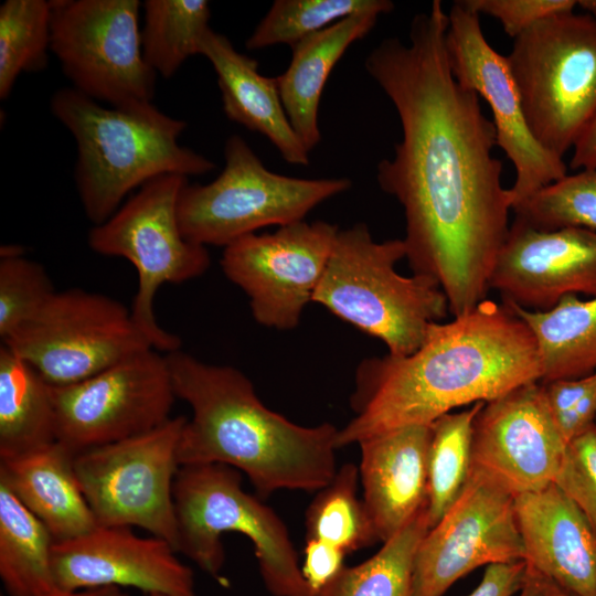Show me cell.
Instances as JSON below:
<instances>
[{"label": "cell", "mask_w": 596, "mask_h": 596, "mask_svg": "<svg viewBox=\"0 0 596 596\" xmlns=\"http://www.w3.org/2000/svg\"><path fill=\"white\" fill-rule=\"evenodd\" d=\"M447 26L448 13L434 0L413 18L407 44L384 39L364 67L402 127L393 157L376 167L377 183L403 207L413 274L438 283L456 317L487 299L512 198L492 155L494 124L450 71Z\"/></svg>", "instance_id": "6da1fadb"}, {"label": "cell", "mask_w": 596, "mask_h": 596, "mask_svg": "<svg viewBox=\"0 0 596 596\" xmlns=\"http://www.w3.org/2000/svg\"><path fill=\"white\" fill-rule=\"evenodd\" d=\"M536 342L505 304L485 299L447 322H434L411 354L364 359L350 397L353 417L338 449L385 432L430 425L453 409L490 402L540 382Z\"/></svg>", "instance_id": "7a4b0ae2"}, {"label": "cell", "mask_w": 596, "mask_h": 596, "mask_svg": "<svg viewBox=\"0 0 596 596\" xmlns=\"http://www.w3.org/2000/svg\"><path fill=\"white\" fill-rule=\"evenodd\" d=\"M166 355L175 395L192 409L179 441L181 466L235 468L259 498L278 490L317 492L332 480L336 426H301L269 409L233 366L204 363L181 349Z\"/></svg>", "instance_id": "3957f363"}, {"label": "cell", "mask_w": 596, "mask_h": 596, "mask_svg": "<svg viewBox=\"0 0 596 596\" xmlns=\"http://www.w3.org/2000/svg\"><path fill=\"white\" fill-rule=\"evenodd\" d=\"M51 110L77 146L75 183L87 219L108 220L136 188L164 175H202L215 168L178 139L183 120L160 111L151 102L107 108L75 88H62Z\"/></svg>", "instance_id": "277c9868"}, {"label": "cell", "mask_w": 596, "mask_h": 596, "mask_svg": "<svg viewBox=\"0 0 596 596\" xmlns=\"http://www.w3.org/2000/svg\"><path fill=\"white\" fill-rule=\"evenodd\" d=\"M403 258V240L376 242L363 223L339 230L312 301L381 340L389 354H411L429 326L450 312L434 279L398 274Z\"/></svg>", "instance_id": "5b68a950"}, {"label": "cell", "mask_w": 596, "mask_h": 596, "mask_svg": "<svg viewBox=\"0 0 596 596\" xmlns=\"http://www.w3.org/2000/svg\"><path fill=\"white\" fill-rule=\"evenodd\" d=\"M177 553L226 585L221 576L225 532L245 535L254 546L259 574L273 596H315L308 588L289 532L257 494L246 492L237 469L220 465L180 466L173 483Z\"/></svg>", "instance_id": "8992f818"}, {"label": "cell", "mask_w": 596, "mask_h": 596, "mask_svg": "<svg viewBox=\"0 0 596 596\" xmlns=\"http://www.w3.org/2000/svg\"><path fill=\"white\" fill-rule=\"evenodd\" d=\"M507 61L530 132L563 159L596 117V18L542 19L513 39Z\"/></svg>", "instance_id": "52a82bcc"}, {"label": "cell", "mask_w": 596, "mask_h": 596, "mask_svg": "<svg viewBox=\"0 0 596 596\" xmlns=\"http://www.w3.org/2000/svg\"><path fill=\"white\" fill-rule=\"evenodd\" d=\"M225 166L207 184L181 191L178 219L183 235L202 246L226 247L238 238L304 217L351 187L348 178L300 179L268 170L238 135L224 146Z\"/></svg>", "instance_id": "ba28073f"}, {"label": "cell", "mask_w": 596, "mask_h": 596, "mask_svg": "<svg viewBox=\"0 0 596 596\" xmlns=\"http://www.w3.org/2000/svg\"><path fill=\"white\" fill-rule=\"evenodd\" d=\"M187 184L184 175L158 177L88 233L94 252L134 265L138 288L132 318L152 348L166 354L179 350L181 340L159 326L153 310L157 292L164 284L196 278L210 266L206 247L189 241L180 228L178 203Z\"/></svg>", "instance_id": "9c48e42d"}, {"label": "cell", "mask_w": 596, "mask_h": 596, "mask_svg": "<svg viewBox=\"0 0 596 596\" xmlns=\"http://www.w3.org/2000/svg\"><path fill=\"white\" fill-rule=\"evenodd\" d=\"M184 416L74 457V470L97 525L138 526L177 549L173 483ZM177 552V551H175Z\"/></svg>", "instance_id": "30bf717a"}, {"label": "cell", "mask_w": 596, "mask_h": 596, "mask_svg": "<svg viewBox=\"0 0 596 596\" xmlns=\"http://www.w3.org/2000/svg\"><path fill=\"white\" fill-rule=\"evenodd\" d=\"M2 344L53 386L81 382L153 349L131 310L111 297L79 288L55 291Z\"/></svg>", "instance_id": "8fae6325"}, {"label": "cell", "mask_w": 596, "mask_h": 596, "mask_svg": "<svg viewBox=\"0 0 596 596\" xmlns=\"http://www.w3.org/2000/svg\"><path fill=\"white\" fill-rule=\"evenodd\" d=\"M138 0L51 1V51L75 89L113 107L151 102L156 72L143 57Z\"/></svg>", "instance_id": "7c38bea8"}, {"label": "cell", "mask_w": 596, "mask_h": 596, "mask_svg": "<svg viewBox=\"0 0 596 596\" xmlns=\"http://www.w3.org/2000/svg\"><path fill=\"white\" fill-rule=\"evenodd\" d=\"M52 386L56 440L75 455L153 430L177 398L167 355L140 351L81 382Z\"/></svg>", "instance_id": "4fadbf2b"}, {"label": "cell", "mask_w": 596, "mask_h": 596, "mask_svg": "<svg viewBox=\"0 0 596 596\" xmlns=\"http://www.w3.org/2000/svg\"><path fill=\"white\" fill-rule=\"evenodd\" d=\"M338 232L324 221H300L253 233L224 247L222 270L247 295L259 324L290 330L312 301Z\"/></svg>", "instance_id": "5bb4252c"}, {"label": "cell", "mask_w": 596, "mask_h": 596, "mask_svg": "<svg viewBox=\"0 0 596 596\" xmlns=\"http://www.w3.org/2000/svg\"><path fill=\"white\" fill-rule=\"evenodd\" d=\"M523 560L514 497L471 469L457 500L419 543L414 596H443L478 567Z\"/></svg>", "instance_id": "9a60e30c"}, {"label": "cell", "mask_w": 596, "mask_h": 596, "mask_svg": "<svg viewBox=\"0 0 596 596\" xmlns=\"http://www.w3.org/2000/svg\"><path fill=\"white\" fill-rule=\"evenodd\" d=\"M445 43L456 81L485 98L492 111L497 146L515 169V180L509 189L512 207L566 175L563 159L543 149L530 132L507 56L488 43L480 15L462 0L455 1L448 13Z\"/></svg>", "instance_id": "2e32d148"}, {"label": "cell", "mask_w": 596, "mask_h": 596, "mask_svg": "<svg viewBox=\"0 0 596 596\" xmlns=\"http://www.w3.org/2000/svg\"><path fill=\"white\" fill-rule=\"evenodd\" d=\"M566 446L543 384L533 382L483 404L473 423L471 469L517 497L554 483Z\"/></svg>", "instance_id": "e0dca14e"}, {"label": "cell", "mask_w": 596, "mask_h": 596, "mask_svg": "<svg viewBox=\"0 0 596 596\" xmlns=\"http://www.w3.org/2000/svg\"><path fill=\"white\" fill-rule=\"evenodd\" d=\"M163 539L141 538L131 526L97 525L77 538L54 542L56 587L76 590L134 587L146 595L195 596L193 571Z\"/></svg>", "instance_id": "ac0fdd59"}, {"label": "cell", "mask_w": 596, "mask_h": 596, "mask_svg": "<svg viewBox=\"0 0 596 596\" xmlns=\"http://www.w3.org/2000/svg\"><path fill=\"white\" fill-rule=\"evenodd\" d=\"M503 304L532 311L570 295L596 296V232L538 231L514 219L489 281Z\"/></svg>", "instance_id": "d6986e66"}, {"label": "cell", "mask_w": 596, "mask_h": 596, "mask_svg": "<svg viewBox=\"0 0 596 596\" xmlns=\"http://www.w3.org/2000/svg\"><path fill=\"white\" fill-rule=\"evenodd\" d=\"M525 564L570 596H596V538L555 485L514 497Z\"/></svg>", "instance_id": "ffe728a7"}, {"label": "cell", "mask_w": 596, "mask_h": 596, "mask_svg": "<svg viewBox=\"0 0 596 596\" xmlns=\"http://www.w3.org/2000/svg\"><path fill=\"white\" fill-rule=\"evenodd\" d=\"M430 425H408L362 440L359 477L379 542L427 507Z\"/></svg>", "instance_id": "44dd1931"}, {"label": "cell", "mask_w": 596, "mask_h": 596, "mask_svg": "<svg viewBox=\"0 0 596 596\" xmlns=\"http://www.w3.org/2000/svg\"><path fill=\"white\" fill-rule=\"evenodd\" d=\"M200 54L215 71L227 118L266 137L288 163L308 166L310 151L289 123L276 77L262 75L254 58L211 28L202 38Z\"/></svg>", "instance_id": "7402d4cb"}, {"label": "cell", "mask_w": 596, "mask_h": 596, "mask_svg": "<svg viewBox=\"0 0 596 596\" xmlns=\"http://www.w3.org/2000/svg\"><path fill=\"white\" fill-rule=\"evenodd\" d=\"M75 454L55 440L0 460V478L50 531L55 542L83 535L97 522L74 470Z\"/></svg>", "instance_id": "603a6c76"}, {"label": "cell", "mask_w": 596, "mask_h": 596, "mask_svg": "<svg viewBox=\"0 0 596 596\" xmlns=\"http://www.w3.org/2000/svg\"><path fill=\"white\" fill-rule=\"evenodd\" d=\"M379 13L351 15L295 44L286 71L276 76L291 127L311 151L320 141L318 110L327 79L351 44L368 35Z\"/></svg>", "instance_id": "cb8c5ba5"}, {"label": "cell", "mask_w": 596, "mask_h": 596, "mask_svg": "<svg viewBox=\"0 0 596 596\" xmlns=\"http://www.w3.org/2000/svg\"><path fill=\"white\" fill-rule=\"evenodd\" d=\"M507 306L534 337L542 368L541 383L596 372V296L581 299L570 295L545 311Z\"/></svg>", "instance_id": "d4e9b609"}, {"label": "cell", "mask_w": 596, "mask_h": 596, "mask_svg": "<svg viewBox=\"0 0 596 596\" xmlns=\"http://www.w3.org/2000/svg\"><path fill=\"white\" fill-rule=\"evenodd\" d=\"M56 440L52 386L7 345L0 347V460Z\"/></svg>", "instance_id": "484cf974"}, {"label": "cell", "mask_w": 596, "mask_h": 596, "mask_svg": "<svg viewBox=\"0 0 596 596\" xmlns=\"http://www.w3.org/2000/svg\"><path fill=\"white\" fill-rule=\"evenodd\" d=\"M54 539L0 478V577L9 596H40L56 589Z\"/></svg>", "instance_id": "4316f807"}, {"label": "cell", "mask_w": 596, "mask_h": 596, "mask_svg": "<svg viewBox=\"0 0 596 596\" xmlns=\"http://www.w3.org/2000/svg\"><path fill=\"white\" fill-rule=\"evenodd\" d=\"M429 529L425 508L373 556L345 566L318 596H414L415 556Z\"/></svg>", "instance_id": "83f0119b"}, {"label": "cell", "mask_w": 596, "mask_h": 596, "mask_svg": "<svg viewBox=\"0 0 596 596\" xmlns=\"http://www.w3.org/2000/svg\"><path fill=\"white\" fill-rule=\"evenodd\" d=\"M483 404L447 413L430 424L426 507L430 528L457 500L469 479L473 423Z\"/></svg>", "instance_id": "f1b7e54d"}, {"label": "cell", "mask_w": 596, "mask_h": 596, "mask_svg": "<svg viewBox=\"0 0 596 596\" xmlns=\"http://www.w3.org/2000/svg\"><path fill=\"white\" fill-rule=\"evenodd\" d=\"M143 9V57L156 73L171 77L190 56L200 54L210 29V4L205 0H147Z\"/></svg>", "instance_id": "f546056e"}, {"label": "cell", "mask_w": 596, "mask_h": 596, "mask_svg": "<svg viewBox=\"0 0 596 596\" xmlns=\"http://www.w3.org/2000/svg\"><path fill=\"white\" fill-rule=\"evenodd\" d=\"M359 469L354 464L338 468L332 480L306 512V539H317L345 554L379 542L363 499H359Z\"/></svg>", "instance_id": "4dcf8cb0"}, {"label": "cell", "mask_w": 596, "mask_h": 596, "mask_svg": "<svg viewBox=\"0 0 596 596\" xmlns=\"http://www.w3.org/2000/svg\"><path fill=\"white\" fill-rule=\"evenodd\" d=\"M51 1L7 0L0 6V97L22 72L46 66L51 50Z\"/></svg>", "instance_id": "1f68e13d"}, {"label": "cell", "mask_w": 596, "mask_h": 596, "mask_svg": "<svg viewBox=\"0 0 596 596\" xmlns=\"http://www.w3.org/2000/svg\"><path fill=\"white\" fill-rule=\"evenodd\" d=\"M393 9L394 3L390 0H276L246 40V47L260 50L276 44L292 47L351 15L385 14Z\"/></svg>", "instance_id": "d6a6232c"}, {"label": "cell", "mask_w": 596, "mask_h": 596, "mask_svg": "<svg viewBox=\"0 0 596 596\" xmlns=\"http://www.w3.org/2000/svg\"><path fill=\"white\" fill-rule=\"evenodd\" d=\"M512 211L515 220L538 231L577 227L596 232V169L566 174L517 203Z\"/></svg>", "instance_id": "836d02e7"}, {"label": "cell", "mask_w": 596, "mask_h": 596, "mask_svg": "<svg viewBox=\"0 0 596 596\" xmlns=\"http://www.w3.org/2000/svg\"><path fill=\"white\" fill-rule=\"evenodd\" d=\"M0 337L6 340L32 319L56 291L44 267L17 246L1 247Z\"/></svg>", "instance_id": "e575fe53"}, {"label": "cell", "mask_w": 596, "mask_h": 596, "mask_svg": "<svg viewBox=\"0 0 596 596\" xmlns=\"http://www.w3.org/2000/svg\"><path fill=\"white\" fill-rule=\"evenodd\" d=\"M554 483L577 505L596 538V425L567 444Z\"/></svg>", "instance_id": "d590c367"}, {"label": "cell", "mask_w": 596, "mask_h": 596, "mask_svg": "<svg viewBox=\"0 0 596 596\" xmlns=\"http://www.w3.org/2000/svg\"><path fill=\"white\" fill-rule=\"evenodd\" d=\"M477 12L497 19L503 31L517 38L538 21L556 13L573 11L575 0H462Z\"/></svg>", "instance_id": "8d00e7d4"}, {"label": "cell", "mask_w": 596, "mask_h": 596, "mask_svg": "<svg viewBox=\"0 0 596 596\" xmlns=\"http://www.w3.org/2000/svg\"><path fill=\"white\" fill-rule=\"evenodd\" d=\"M345 553L337 546L317 539H306L302 577L315 596L328 588L341 574Z\"/></svg>", "instance_id": "74e56055"}, {"label": "cell", "mask_w": 596, "mask_h": 596, "mask_svg": "<svg viewBox=\"0 0 596 596\" xmlns=\"http://www.w3.org/2000/svg\"><path fill=\"white\" fill-rule=\"evenodd\" d=\"M525 573L524 561L489 565L479 584L467 596H513L521 589Z\"/></svg>", "instance_id": "f35d334b"}, {"label": "cell", "mask_w": 596, "mask_h": 596, "mask_svg": "<svg viewBox=\"0 0 596 596\" xmlns=\"http://www.w3.org/2000/svg\"><path fill=\"white\" fill-rule=\"evenodd\" d=\"M595 381L596 372L584 377L542 383L545 400L555 423L574 408Z\"/></svg>", "instance_id": "ab89813d"}, {"label": "cell", "mask_w": 596, "mask_h": 596, "mask_svg": "<svg viewBox=\"0 0 596 596\" xmlns=\"http://www.w3.org/2000/svg\"><path fill=\"white\" fill-rule=\"evenodd\" d=\"M573 148V157L570 163L572 169H596V117Z\"/></svg>", "instance_id": "60d3db41"}, {"label": "cell", "mask_w": 596, "mask_h": 596, "mask_svg": "<svg viewBox=\"0 0 596 596\" xmlns=\"http://www.w3.org/2000/svg\"><path fill=\"white\" fill-rule=\"evenodd\" d=\"M518 596H570L555 583L526 565L523 585Z\"/></svg>", "instance_id": "b9f144b4"}, {"label": "cell", "mask_w": 596, "mask_h": 596, "mask_svg": "<svg viewBox=\"0 0 596 596\" xmlns=\"http://www.w3.org/2000/svg\"><path fill=\"white\" fill-rule=\"evenodd\" d=\"M40 596H129L120 587L108 586L97 588H85L76 590H65L56 588L50 593Z\"/></svg>", "instance_id": "7bdbcfd3"}, {"label": "cell", "mask_w": 596, "mask_h": 596, "mask_svg": "<svg viewBox=\"0 0 596 596\" xmlns=\"http://www.w3.org/2000/svg\"><path fill=\"white\" fill-rule=\"evenodd\" d=\"M576 6L583 9L584 13L596 18V0H578Z\"/></svg>", "instance_id": "ee69618b"}, {"label": "cell", "mask_w": 596, "mask_h": 596, "mask_svg": "<svg viewBox=\"0 0 596 596\" xmlns=\"http://www.w3.org/2000/svg\"><path fill=\"white\" fill-rule=\"evenodd\" d=\"M146 596H166V595H160V594H149V595H146Z\"/></svg>", "instance_id": "f6af8a7d"}, {"label": "cell", "mask_w": 596, "mask_h": 596, "mask_svg": "<svg viewBox=\"0 0 596 596\" xmlns=\"http://www.w3.org/2000/svg\"><path fill=\"white\" fill-rule=\"evenodd\" d=\"M596 425V424H595Z\"/></svg>", "instance_id": "bcb514c9"}]
</instances>
